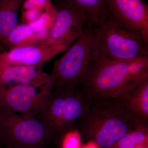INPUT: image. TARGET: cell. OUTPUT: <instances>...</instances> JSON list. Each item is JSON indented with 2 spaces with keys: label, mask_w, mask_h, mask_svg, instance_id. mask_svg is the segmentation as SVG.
Wrapping results in <instances>:
<instances>
[{
  "label": "cell",
  "mask_w": 148,
  "mask_h": 148,
  "mask_svg": "<svg viewBox=\"0 0 148 148\" xmlns=\"http://www.w3.org/2000/svg\"><path fill=\"white\" fill-rule=\"evenodd\" d=\"M116 97L136 122L148 126V77Z\"/></svg>",
  "instance_id": "cell-12"
},
{
  "label": "cell",
  "mask_w": 148,
  "mask_h": 148,
  "mask_svg": "<svg viewBox=\"0 0 148 148\" xmlns=\"http://www.w3.org/2000/svg\"><path fill=\"white\" fill-rule=\"evenodd\" d=\"M98 46L93 27L79 37L53 64L50 74L53 86L81 84L96 59Z\"/></svg>",
  "instance_id": "cell-5"
},
{
  "label": "cell",
  "mask_w": 148,
  "mask_h": 148,
  "mask_svg": "<svg viewBox=\"0 0 148 148\" xmlns=\"http://www.w3.org/2000/svg\"><path fill=\"white\" fill-rule=\"evenodd\" d=\"M68 49L66 46L60 45L15 48L0 53V64L23 66H44L56 56Z\"/></svg>",
  "instance_id": "cell-9"
},
{
  "label": "cell",
  "mask_w": 148,
  "mask_h": 148,
  "mask_svg": "<svg viewBox=\"0 0 148 148\" xmlns=\"http://www.w3.org/2000/svg\"><path fill=\"white\" fill-rule=\"evenodd\" d=\"M94 28L99 43L98 58L126 61L148 56V41L108 8Z\"/></svg>",
  "instance_id": "cell-3"
},
{
  "label": "cell",
  "mask_w": 148,
  "mask_h": 148,
  "mask_svg": "<svg viewBox=\"0 0 148 148\" xmlns=\"http://www.w3.org/2000/svg\"><path fill=\"white\" fill-rule=\"evenodd\" d=\"M107 7L148 41V7L143 0H107Z\"/></svg>",
  "instance_id": "cell-11"
},
{
  "label": "cell",
  "mask_w": 148,
  "mask_h": 148,
  "mask_svg": "<svg viewBox=\"0 0 148 148\" xmlns=\"http://www.w3.org/2000/svg\"><path fill=\"white\" fill-rule=\"evenodd\" d=\"M140 126L143 125L130 116L116 97L93 96L75 131L92 138L90 143L97 146L110 148Z\"/></svg>",
  "instance_id": "cell-1"
},
{
  "label": "cell",
  "mask_w": 148,
  "mask_h": 148,
  "mask_svg": "<svg viewBox=\"0 0 148 148\" xmlns=\"http://www.w3.org/2000/svg\"><path fill=\"white\" fill-rule=\"evenodd\" d=\"M81 9L87 14L90 24L95 27L107 9V0H62Z\"/></svg>",
  "instance_id": "cell-15"
},
{
  "label": "cell",
  "mask_w": 148,
  "mask_h": 148,
  "mask_svg": "<svg viewBox=\"0 0 148 148\" xmlns=\"http://www.w3.org/2000/svg\"><path fill=\"white\" fill-rule=\"evenodd\" d=\"M53 86L21 84L1 88L0 107L25 117L35 118L44 110Z\"/></svg>",
  "instance_id": "cell-8"
},
{
  "label": "cell",
  "mask_w": 148,
  "mask_h": 148,
  "mask_svg": "<svg viewBox=\"0 0 148 148\" xmlns=\"http://www.w3.org/2000/svg\"><path fill=\"white\" fill-rule=\"evenodd\" d=\"M148 77V56L126 61L96 59L82 84L93 96L116 97Z\"/></svg>",
  "instance_id": "cell-2"
},
{
  "label": "cell",
  "mask_w": 148,
  "mask_h": 148,
  "mask_svg": "<svg viewBox=\"0 0 148 148\" xmlns=\"http://www.w3.org/2000/svg\"><path fill=\"white\" fill-rule=\"evenodd\" d=\"M56 18L42 47L64 45L69 48L92 26L86 12L62 0H54Z\"/></svg>",
  "instance_id": "cell-7"
},
{
  "label": "cell",
  "mask_w": 148,
  "mask_h": 148,
  "mask_svg": "<svg viewBox=\"0 0 148 148\" xmlns=\"http://www.w3.org/2000/svg\"><path fill=\"white\" fill-rule=\"evenodd\" d=\"M111 147L148 148V126L135 128Z\"/></svg>",
  "instance_id": "cell-16"
},
{
  "label": "cell",
  "mask_w": 148,
  "mask_h": 148,
  "mask_svg": "<svg viewBox=\"0 0 148 148\" xmlns=\"http://www.w3.org/2000/svg\"><path fill=\"white\" fill-rule=\"evenodd\" d=\"M24 0H0V45L18 25V12Z\"/></svg>",
  "instance_id": "cell-14"
},
{
  "label": "cell",
  "mask_w": 148,
  "mask_h": 148,
  "mask_svg": "<svg viewBox=\"0 0 148 148\" xmlns=\"http://www.w3.org/2000/svg\"><path fill=\"white\" fill-rule=\"evenodd\" d=\"M91 95L81 84L53 86L44 110L35 118L39 120L54 138L75 131L79 118L87 108Z\"/></svg>",
  "instance_id": "cell-4"
},
{
  "label": "cell",
  "mask_w": 148,
  "mask_h": 148,
  "mask_svg": "<svg viewBox=\"0 0 148 148\" xmlns=\"http://www.w3.org/2000/svg\"><path fill=\"white\" fill-rule=\"evenodd\" d=\"M0 148H9L7 147H3V146H0Z\"/></svg>",
  "instance_id": "cell-19"
},
{
  "label": "cell",
  "mask_w": 148,
  "mask_h": 148,
  "mask_svg": "<svg viewBox=\"0 0 148 148\" xmlns=\"http://www.w3.org/2000/svg\"><path fill=\"white\" fill-rule=\"evenodd\" d=\"M74 131L69 132L64 137L63 148H79L80 136L76 131L75 133Z\"/></svg>",
  "instance_id": "cell-17"
},
{
  "label": "cell",
  "mask_w": 148,
  "mask_h": 148,
  "mask_svg": "<svg viewBox=\"0 0 148 148\" xmlns=\"http://www.w3.org/2000/svg\"><path fill=\"white\" fill-rule=\"evenodd\" d=\"M85 148H98V147L94 143H90Z\"/></svg>",
  "instance_id": "cell-18"
},
{
  "label": "cell",
  "mask_w": 148,
  "mask_h": 148,
  "mask_svg": "<svg viewBox=\"0 0 148 148\" xmlns=\"http://www.w3.org/2000/svg\"><path fill=\"white\" fill-rule=\"evenodd\" d=\"M43 66L0 64V88L21 84L39 86L50 84H53L50 74L43 70Z\"/></svg>",
  "instance_id": "cell-10"
},
{
  "label": "cell",
  "mask_w": 148,
  "mask_h": 148,
  "mask_svg": "<svg viewBox=\"0 0 148 148\" xmlns=\"http://www.w3.org/2000/svg\"><path fill=\"white\" fill-rule=\"evenodd\" d=\"M36 118L23 116L0 107V144L9 148H48L54 139Z\"/></svg>",
  "instance_id": "cell-6"
},
{
  "label": "cell",
  "mask_w": 148,
  "mask_h": 148,
  "mask_svg": "<svg viewBox=\"0 0 148 148\" xmlns=\"http://www.w3.org/2000/svg\"><path fill=\"white\" fill-rule=\"evenodd\" d=\"M49 31L39 20L31 24H18L6 37L2 47L8 50L21 47L40 46Z\"/></svg>",
  "instance_id": "cell-13"
}]
</instances>
